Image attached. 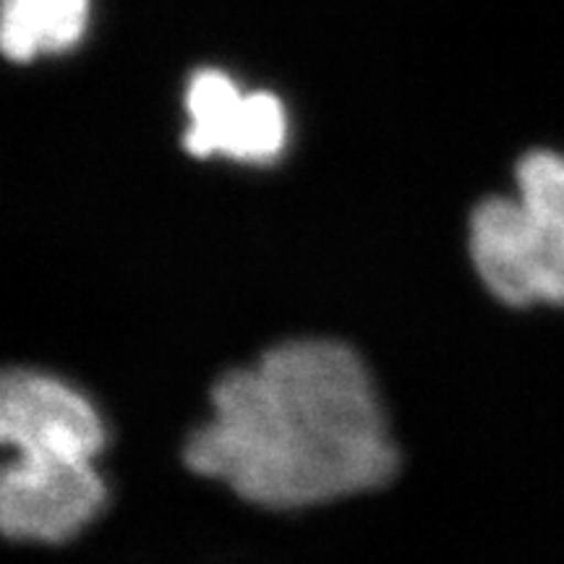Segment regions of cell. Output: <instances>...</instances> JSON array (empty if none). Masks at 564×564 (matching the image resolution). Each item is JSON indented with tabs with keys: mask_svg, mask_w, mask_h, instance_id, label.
Segmentation results:
<instances>
[{
	"mask_svg": "<svg viewBox=\"0 0 564 564\" xmlns=\"http://www.w3.org/2000/svg\"><path fill=\"white\" fill-rule=\"evenodd\" d=\"M0 436L21 457L95 460L105 447L95 405L63 379L32 369L3 373Z\"/></svg>",
	"mask_w": 564,
	"mask_h": 564,
	"instance_id": "obj_4",
	"label": "cell"
},
{
	"mask_svg": "<svg viewBox=\"0 0 564 564\" xmlns=\"http://www.w3.org/2000/svg\"><path fill=\"white\" fill-rule=\"evenodd\" d=\"M188 129L183 147L194 158L270 165L288 144V112L270 91H246L217 68L196 70L186 89Z\"/></svg>",
	"mask_w": 564,
	"mask_h": 564,
	"instance_id": "obj_5",
	"label": "cell"
},
{
	"mask_svg": "<svg viewBox=\"0 0 564 564\" xmlns=\"http://www.w3.org/2000/svg\"><path fill=\"white\" fill-rule=\"evenodd\" d=\"M186 465L246 502L293 510L387 484L398 449L361 356L337 340H291L215 384Z\"/></svg>",
	"mask_w": 564,
	"mask_h": 564,
	"instance_id": "obj_1",
	"label": "cell"
},
{
	"mask_svg": "<svg viewBox=\"0 0 564 564\" xmlns=\"http://www.w3.org/2000/svg\"><path fill=\"white\" fill-rule=\"evenodd\" d=\"M514 183V196L476 207L470 259L507 306H564V158L552 150L528 152Z\"/></svg>",
	"mask_w": 564,
	"mask_h": 564,
	"instance_id": "obj_2",
	"label": "cell"
},
{
	"mask_svg": "<svg viewBox=\"0 0 564 564\" xmlns=\"http://www.w3.org/2000/svg\"><path fill=\"white\" fill-rule=\"evenodd\" d=\"M105 497L91 460L13 455L0 478V523L13 541L63 544L100 514Z\"/></svg>",
	"mask_w": 564,
	"mask_h": 564,
	"instance_id": "obj_3",
	"label": "cell"
},
{
	"mask_svg": "<svg viewBox=\"0 0 564 564\" xmlns=\"http://www.w3.org/2000/svg\"><path fill=\"white\" fill-rule=\"evenodd\" d=\"M89 0H3L0 42L11 61L66 53L87 32Z\"/></svg>",
	"mask_w": 564,
	"mask_h": 564,
	"instance_id": "obj_6",
	"label": "cell"
}]
</instances>
